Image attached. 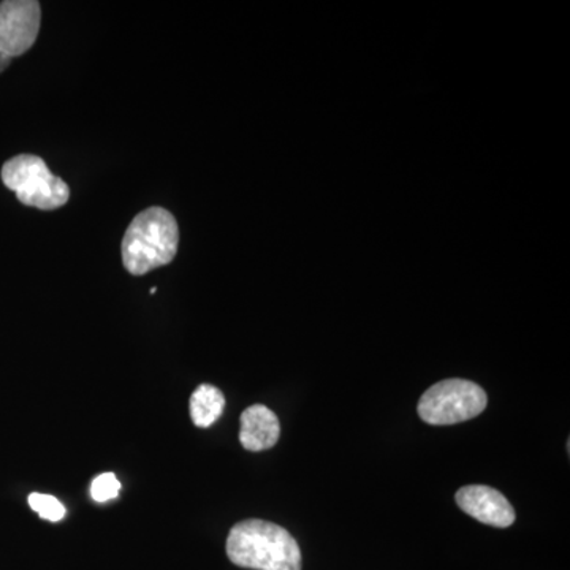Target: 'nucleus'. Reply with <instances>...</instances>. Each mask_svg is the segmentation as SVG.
I'll list each match as a JSON object with an SVG mask.
<instances>
[{
	"label": "nucleus",
	"mask_w": 570,
	"mask_h": 570,
	"mask_svg": "<svg viewBox=\"0 0 570 570\" xmlns=\"http://www.w3.org/2000/svg\"><path fill=\"white\" fill-rule=\"evenodd\" d=\"M227 557L253 570H302V551L284 528L264 520H246L232 528Z\"/></svg>",
	"instance_id": "nucleus-1"
},
{
	"label": "nucleus",
	"mask_w": 570,
	"mask_h": 570,
	"mask_svg": "<svg viewBox=\"0 0 570 570\" xmlns=\"http://www.w3.org/2000/svg\"><path fill=\"white\" fill-rule=\"evenodd\" d=\"M179 228L174 214L153 206L138 214L122 238V264L134 276L170 265L178 254Z\"/></svg>",
	"instance_id": "nucleus-2"
},
{
	"label": "nucleus",
	"mask_w": 570,
	"mask_h": 570,
	"mask_svg": "<svg viewBox=\"0 0 570 570\" xmlns=\"http://www.w3.org/2000/svg\"><path fill=\"white\" fill-rule=\"evenodd\" d=\"M2 181L17 194L22 205L41 212L61 208L70 200L69 184L52 175L41 157L21 154L7 160L2 167Z\"/></svg>",
	"instance_id": "nucleus-3"
},
{
	"label": "nucleus",
	"mask_w": 570,
	"mask_h": 570,
	"mask_svg": "<svg viewBox=\"0 0 570 570\" xmlns=\"http://www.w3.org/2000/svg\"><path fill=\"white\" fill-rule=\"evenodd\" d=\"M489 397L482 387L464 379H448L428 389L419 401V415L430 425H455L478 417Z\"/></svg>",
	"instance_id": "nucleus-4"
},
{
	"label": "nucleus",
	"mask_w": 570,
	"mask_h": 570,
	"mask_svg": "<svg viewBox=\"0 0 570 570\" xmlns=\"http://www.w3.org/2000/svg\"><path fill=\"white\" fill-rule=\"evenodd\" d=\"M40 24L41 7L37 0L0 2V52L13 59L31 50Z\"/></svg>",
	"instance_id": "nucleus-5"
},
{
	"label": "nucleus",
	"mask_w": 570,
	"mask_h": 570,
	"mask_svg": "<svg viewBox=\"0 0 570 570\" xmlns=\"http://www.w3.org/2000/svg\"><path fill=\"white\" fill-rule=\"evenodd\" d=\"M456 504L480 523L509 528L515 523V510L504 494L485 485L463 487L456 493Z\"/></svg>",
	"instance_id": "nucleus-6"
},
{
	"label": "nucleus",
	"mask_w": 570,
	"mask_h": 570,
	"mask_svg": "<svg viewBox=\"0 0 570 570\" xmlns=\"http://www.w3.org/2000/svg\"><path fill=\"white\" fill-rule=\"evenodd\" d=\"M239 442L249 452H264L275 448L281 436V423L272 409L254 404L242 414Z\"/></svg>",
	"instance_id": "nucleus-7"
},
{
	"label": "nucleus",
	"mask_w": 570,
	"mask_h": 570,
	"mask_svg": "<svg viewBox=\"0 0 570 570\" xmlns=\"http://www.w3.org/2000/svg\"><path fill=\"white\" fill-rule=\"evenodd\" d=\"M225 407V396L213 385H200L190 396V417L195 426L209 428L220 419Z\"/></svg>",
	"instance_id": "nucleus-8"
},
{
	"label": "nucleus",
	"mask_w": 570,
	"mask_h": 570,
	"mask_svg": "<svg viewBox=\"0 0 570 570\" xmlns=\"http://www.w3.org/2000/svg\"><path fill=\"white\" fill-rule=\"evenodd\" d=\"M29 505L33 512L39 513L40 519L52 521H61L66 517V508L62 502H59L55 497L50 494L32 493L28 498Z\"/></svg>",
	"instance_id": "nucleus-9"
},
{
	"label": "nucleus",
	"mask_w": 570,
	"mask_h": 570,
	"mask_svg": "<svg viewBox=\"0 0 570 570\" xmlns=\"http://www.w3.org/2000/svg\"><path fill=\"white\" fill-rule=\"evenodd\" d=\"M119 491H121V482H119L118 478H116L112 472L97 475V478L92 480L91 497L94 501L100 502V504L118 498Z\"/></svg>",
	"instance_id": "nucleus-10"
},
{
	"label": "nucleus",
	"mask_w": 570,
	"mask_h": 570,
	"mask_svg": "<svg viewBox=\"0 0 570 570\" xmlns=\"http://www.w3.org/2000/svg\"><path fill=\"white\" fill-rule=\"evenodd\" d=\"M11 61H13V59H10L9 56L2 55V52H0V73H2L3 70H7V67L10 66Z\"/></svg>",
	"instance_id": "nucleus-11"
}]
</instances>
